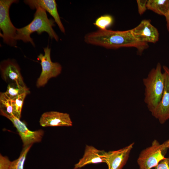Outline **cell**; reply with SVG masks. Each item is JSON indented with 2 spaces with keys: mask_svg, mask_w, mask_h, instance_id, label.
<instances>
[{
  "mask_svg": "<svg viewBox=\"0 0 169 169\" xmlns=\"http://www.w3.org/2000/svg\"><path fill=\"white\" fill-rule=\"evenodd\" d=\"M84 41L89 44L109 49L135 48L139 55L149 47L147 43L137 40L133 36L131 29L123 31L99 29L86 34Z\"/></svg>",
  "mask_w": 169,
  "mask_h": 169,
  "instance_id": "obj_1",
  "label": "cell"
},
{
  "mask_svg": "<svg viewBox=\"0 0 169 169\" xmlns=\"http://www.w3.org/2000/svg\"><path fill=\"white\" fill-rule=\"evenodd\" d=\"M33 20L27 25L20 28H17L15 40H22L24 42H30L35 47V44L30 37L31 34L36 32L41 34L43 32L47 33L51 39L57 41L59 39L58 36L53 29L55 25L54 20L48 18L46 11L40 7L37 8Z\"/></svg>",
  "mask_w": 169,
  "mask_h": 169,
  "instance_id": "obj_2",
  "label": "cell"
},
{
  "mask_svg": "<svg viewBox=\"0 0 169 169\" xmlns=\"http://www.w3.org/2000/svg\"><path fill=\"white\" fill-rule=\"evenodd\" d=\"M161 64L158 63L147 76L143 79L145 87L144 101L152 115L161 99L164 90L165 76Z\"/></svg>",
  "mask_w": 169,
  "mask_h": 169,
  "instance_id": "obj_3",
  "label": "cell"
},
{
  "mask_svg": "<svg viewBox=\"0 0 169 169\" xmlns=\"http://www.w3.org/2000/svg\"><path fill=\"white\" fill-rule=\"evenodd\" d=\"M169 149V139L160 144L154 140L151 145L142 150L137 159L140 169H151L166 157Z\"/></svg>",
  "mask_w": 169,
  "mask_h": 169,
  "instance_id": "obj_4",
  "label": "cell"
},
{
  "mask_svg": "<svg viewBox=\"0 0 169 169\" xmlns=\"http://www.w3.org/2000/svg\"><path fill=\"white\" fill-rule=\"evenodd\" d=\"M18 2L17 0H0V28L3 32L0 33L3 42L12 47H16L15 37L17 28L12 23L10 18L9 10L13 3Z\"/></svg>",
  "mask_w": 169,
  "mask_h": 169,
  "instance_id": "obj_5",
  "label": "cell"
},
{
  "mask_svg": "<svg viewBox=\"0 0 169 169\" xmlns=\"http://www.w3.org/2000/svg\"><path fill=\"white\" fill-rule=\"evenodd\" d=\"M44 55L40 54L38 59L40 61L42 71L38 79L36 85L40 87L44 85L51 78L59 75L62 71V66L58 63L53 62L50 58L51 49L49 46L44 48Z\"/></svg>",
  "mask_w": 169,
  "mask_h": 169,
  "instance_id": "obj_6",
  "label": "cell"
},
{
  "mask_svg": "<svg viewBox=\"0 0 169 169\" xmlns=\"http://www.w3.org/2000/svg\"><path fill=\"white\" fill-rule=\"evenodd\" d=\"M1 115L6 117L13 123L16 128L23 144V146L40 142L44 135V131L40 129L34 131L29 130L26 125L13 115H9L0 111Z\"/></svg>",
  "mask_w": 169,
  "mask_h": 169,
  "instance_id": "obj_7",
  "label": "cell"
},
{
  "mask_svg": "<svg viewBox=\"0 0 169 169\" xmlns=\"http://www.w3.org/2000/svg\"><path fill=\"white\" fill-rule=\"evenodd\" d=\"M131 30L134 37L141 42L155 43L159 39L158 31L151 24L149 20H142Z\"/></svg>",
  "mask_w": 169,
  "mask_h": 169,
  "instance_id": "obj_8",
  "label": "cell"
},
{
  "mask_svg": "<svg viewBox=\"0 0 169 169\" xmlns=\"http://www.w3.org/2000/svg\"><path fill=\"white\" fill-rule=\"evenodd\" d=\"M134 143L118 150L106 152L105 163L108 169H122L126 164Z\"/></svg>",
  "mask_w": 169,
  "mask_h": 169,
  "instance_id": "obj_9",
  "label": "cell"
},
{
  "mask_svg": "<svg viewBox=\"0 0 169 169\" xmlns=\"http://www.w3.org/2000/svg\"><path fill=\"white\" fill-rule=\"evenodd\" d=\"M165 76V87L161 100L152 115L163 124L169 119V72L168 67L163 66Z\"/></svg>",
  "mask_w": 169,
  "mask_h": 169,
  "instance_id": "obj_10",
  "label": "cell"
},
{
  "mask_svg": "<svg viewBox=\"0 0 169 169\" xmlns=\"http://www.w3.org/2000/svg\"><path fill=\"white\" fill-rule=\"evenodd\" d=\"M39 123L41 126L44 127L72 125L69 114L55 111L44 113L40 118Z\"/></svg>",
  "mask_w": 169,
  "mask_h": 169,
  "instance_id": "obj_11",
  "label": "cell"
},
{
  "mask_svg": "<svg viewBox=\"0 0 169 169\" xmlns=\"http://www.w3.org/2000/svg\"><path fill=\"white\" fill-rule=\"evenodd\" d=\"M24 3L32 9L41 7L48 12L53 18L61 31L65 33L64 28L58 13L57 3L54 0H25Z\"/></svg>",
  "mask_w": 169,
  "mask_h": 169,
  "instance_id": "obj_12",
  "label": "cell"
},
{
  "mask_svg": "<svg viewBox=\"0 0 169 169\" xmlns=\"http://www.w3.org/2000/svg\"><path fill=\"white\" fill-rule=\"evenodd\" d=\"M0 70L2 76L6 82H11L23 86H26L23 81L20 69L14 61L8 59L2 62Z\"/></svg>",
  "mask_w": 169,
  "mask_h": 169,
  "instance_id": "obj_13",
  "label": "cell"
},
{
  "mask_svg": "<svg viewBox=\"0 0 169 169\" xmlns=\"http://www.w3.org/2000/svg\"><path fill=\"white\" fill-rule=\"evenodd\" d=\"M105 152L86 145L82 157L74 165V169H79L89 164L105 163Z\"/></svg>",
  "mask_w": 169,
  "mask_h": 169,
  "instance_id": "obj_14",
  "label": "cell"
},
{
  "mask_svg": "<svg viewBox=\"0 0 169 169\" xmlns=\"http://www.w3.org/2000/svg\"><path fill=\"white\" fill-rule=\"evenodd\" d=\"M169 6V0H148L146 4L147 9L164 16Z\"/></svg>",
  "mask_w": 169,
  "mask_h": 169,
  "instance_id": "obj_15",
  "label": "cell"
},
{
  "mask_svg": "<svg viewBox=\"0 0 169 169\" xmlns=\"http://www.w3.org/2000/svg\"><path fill=\"white\" fill-rule=\"evenodd\" d=\"M30 91L26 86H23L16 83L9 84L4 92L7 97L12 100L25 93L29 94Z\"/></svg>",
  "mask_w": 169,
  "mask_h": 169,
  "instance_id": "obj_16",
  "label": "cell"
},
{
  "mask_svg": "<svg viewBox=\"0 0 169 169\" xmlns=\"http://www.w3.org/2000/svg\"><path fill=\"white\" fill-rule=\"evenodd\" d=\"M32 145L24 147L18 158L11 161L9 169H24L27 154Z\"/></svg>",
  "mask_w": 169,
  "mask_h": 169,
  "instance_id": "obj_17",
  "label": "cell"
},
{
  "mask_svg": "<svg viewBox=\"0 0 169 169\" xmlns=\"http://www.w3.org/2000/svg\"><path fill=\"white\" fill-rule=\"evenodd\" d=\"M25 93L11 100L13 115L18 118L20 119L24 100L27 94Z\"/></svg>",
  "mask_w": 169,
  "mask_h": 169,
  "instance_id": "obj_18",
  "label": "cell"
},
{
  "mask_svg": "<svg viewBox=\"0 0 169 169\" xmlns=\"http://www.w3.org/2000/svg\"><path fill=\"white\" fill-rule=\"evenodd\" d=\"M0 111L9 115H13L11 100L8 98L4 92L0 93Z\"/></svg>",
  "mask_w": 169,
  "mask_h": 169,
  "instance_id": "obj_19",
  "label": "cell"
},
{
  "mask_svg": "<svg viewBox=\"0 0 169 169\" xmlns=\"http://www.w3.org/2000/svg\"><path fill=\"white\" fill-rule=\"evenodd\" d=\"M113 21V18L112 16L106 15L101 16L98 18L94 24L98 27L99 29L105 30L110 26Z\"/></svg>",
  "mask_w": 169,
  "mask_h": 169,
  "instance_id": "obj_20",
  "label": "cell"
},
{
  "mask_svg": "<svg viewBox=\"0 0 169 169\" xmlns=\"http://www.w3.org/2000/svg\"><path fill=\"white\" fill-rule=\"evenodd\" d=\"M11 161L6 156L0 155V169H9Z\"/></svg>",
  "mask_w": 169,
  "mask_h": 169,
  "instance_id": "obj_21",
  "label": "cell"
},
{
  "mask_svg": "<svg viewBox=\"0 0 169 169\" xmlns=\"http://www.w3.org/2000/svg\"><path fill=\"white\" fill-rule=\"evenodd\" d=\"M147 0H137L136 1L138 12L140 15H141L147 9L146 4Z\"/></svg>",
  "mask_w": 169,
  "mask_h": 169,
  "instance_id": "obj_22",
  "label": "cell"
},
{
  "mask_svg": "<svg viewBox=\"0 0 169 169\" xmlns=\"http://www.w3.org/2000/svg\"><path fill=\"white\" fill-rule=\"evenodd\" d=\"M154 169H169V156L161 161Z\"/></svg>",
  "mask_w": 169,
  "mask_h": 169,
  "instance_id": "obj_23",
  "label": "cell"
},
{
  "mask_svg": "<svg viewBox=\"0 0 169 169\" xmlns=\"http://www.w3.org/2000/svg\"><path fill=\"white\" fill-rule=\"evenodd\" d=\"M166 18V28L168 32H169V6L168 9L166 13V14L165 16Z\"/></svg>",
  "mask_w": 169,
  "mask_h": 169,
  "instance_id": "obj_24",
  "label": "cell"
},
{
  "mask_svg": "<svg viewBox=\"0 0 169 169\" xmlns=\"http://www.w3.org/2000/svg\"><path fill=\"white\" fill-rule=\"evenodd\" d=\"M167 69H168V71L169 72V69L168 68H167Z\"/></svg>",
  "mask_w": 169,
  "mask_h": 169,
  "instance_id": "obj_25",
  "label": "cell"
}]
</instances>
